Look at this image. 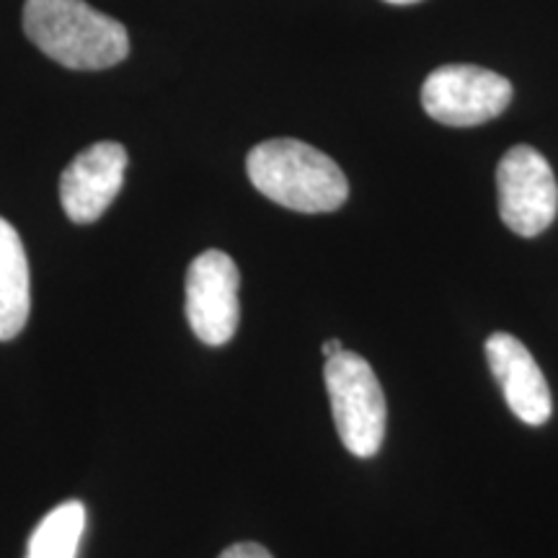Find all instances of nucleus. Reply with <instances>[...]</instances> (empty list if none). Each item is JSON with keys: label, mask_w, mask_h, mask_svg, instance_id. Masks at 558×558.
Instances as JSON below:
<instances>
[{"label": "nucleus", "mask_w": 558, "mask_h": 558, "mask_svg": "<svg viewBox=\"0 0 558 558\" xmlns=\"http://www.w3.org/2000/svg\"><path fill=\"white\" fill-rule=\"evenodd\" d=\"M246 171L264 197L295 213H333L349 197V181L337 160L303 140H264L248 153Z\"/></svg>", "instance_id": "1"}, {"label": "nucleus", "mask_w": 558, "mask_h": 558, "mask_svg": "<svg viewBox=\"0 0 558 558\" xmlns=\"http://www.w3.org/2000/svg\"><path fill=\"white\" fill-rule=\"evenodd\" d=\"M24 32L70 70H104L128 58V29L86 0H26Z\"/></svg>", "instance_id": "2"}, {"label": "nucleus", "mask_w": 558, "mask_h": 558, "mask_svg": "<svg viewBox=\"0 0 558 558\" xmlns=\"http://www.w3.org/2000/svg\"><path fill=\"white\" fill-rule=\"evenodd\" d=\"M326 390L341 445L357 458L378 456L386 439L388 409L375 369L357 352L341 349L326 360Z\"/></svg>", "instance_id": "3"}, {"label": "nucleus", "mask_w": 558, "mask_h": 558, "mask_svg": "<svg viewBox=\"0 0 558 558\" xmlns=\"http://www.w3.org/2000/svg\"><path fill=\"white\" fill-rule=\"evenodd\" d=\"M499 215L522 239H535L554 226L558 215V184L543 153L514 145L497 166Z\"/></svg>", "instance_id": "4"}, {"label": "nucleus", "mask_w": 558, "mask_h": 558, "mask_svg": "<svg viewBox=\"0 0 558 558\" xmlns=\"http://www.w3.org/2000/svg\"><path fill=\"white\" fill-rule=\"evenodd\" d=\"M512 83L476 65H442L422 86V107L448 128H476L497 120L512 101Z\"/></svg>", "instance_id": "5"}, {"label": "nucleus", "mask_w": 558, "mask_h": 558, "mask_svg": "<svg viewBox=\"0 0 558 558\" xmlns=\"http://www.w3.org/2000/svg\"><path fill=\"white\" fill-rule=\"evenodd\" d=\"M241 275L226 251H205L186 271V318L202 344L222 347L241 320Z\"/></svg>", "instance_id": "6"}, {"label": "nucleus", "mask_w": 558, "mask_h": 558, "mask_svg": "<svg viewBox=\"0 0 558 558\" xmlns=\"http://www.w3.org/2000/svg\"><path fill=\"white\" fill-rule=\"evenodd\" d=\"M128 171V150L120 143H94L78 153L60 177V202L65 215L78 226L99 220L117 194Z\"/></svg>", "instance_id": "7"}, {"label": "nucleus", "mask_w": 558, "mask_h": 558, "mask_svg": "<svg viewBox=\"0 0 558 558\" xmlns=\"http://www.w3.org/2000/svg\"><path fill=\"white\" fill-rule=\"evenodd\" d=\"M486 362L501 386L509 411L530 424L541 427L554 414V399L546 375L538 367L530 349L512 333L497 331L486 339Z\"/></svg>", "instance_id": "8"}, {"label": "nucleus", "mask_w": 558, "mask_h": 558, "mask_svg": "<svg viewBox=\"0 0 558 558\" xmlns=\"http://www.w3.org/2000/svg\"><path fill=\"white\" fill-rule=\"evenodd\" d=\"M32 311L29 262L16 228L0 218V341L24 331Z\"/></svg>", "instance_id": "9"}, {"label": "nucleus", "mask_w": 558, "mask_h": 558, "mask_svg": "<svg viewBox=\"0 0 558 558\" xmlns=\"http://www.w3.org/2000/svg\"><path fill=\"white\" fill-rule=\"evenodd\" d=\"M86 530V507L78 499L54 507L32 533L26 558H75Z\"/></svg>", "instance_id": "10"}, {"label": "nucleus", "mask_w": 558, "mask_h": 558, "mask_svg": "<svg viewBox=\"0 0 558 558\" xmlns=\"http://www.w3.org/2000/svg\"><path fill=\"white\" fill-rule=\"evenodd\" d=\"M220 558H275L267 548L259 543H235V546L226 548Z\"/></svg>", "instance_id": "11"}, {"label": "nucleus", "mask_w": 558, "mask_h": 558, "mask_svg": "<svg viewBox=\"0 0 558 558\" xmlns=\"http://www.w3.org/2000/svg\"><path fill=\"white\" fill-rule=\"evenodd\" d=\"M341 341L339 339H329V341H324V357L329 360V357H333V354H339L341 352Z\"/></svg>", "instance_id": "12"}, {"label": "nucleus", "mask_w": 558, "mask_h": 558, "mask_svg": "<svg viewBox=\"0 0 558 558\" xmlns=\"http://www.w3.org/2000/svg\"><path fill=\"white\" fill-rule=\"evenodd\" d=\"M386 3H393V5H411V3H422V0H386Z\"/></svg>", "instance_id": "13"}]
</instances>
